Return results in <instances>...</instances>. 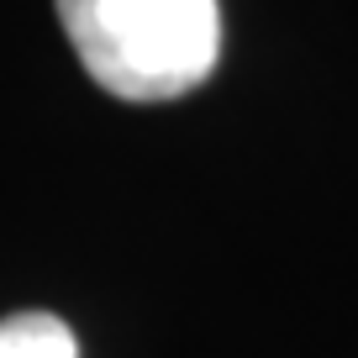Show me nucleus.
I'll use <instances>...</instances> for the list:
<instances>
[{"mask_svg":"<svg viewBox=\"0 0 358 358\" xmlns=\"http://www.w3.org/2000/svg\"><path fill=\"white\" fill-rule=\"evenodd\" d=\"M0 358H79V343L53 311H16L0 322Z\"/></svg>","mask_w":358,"mask_h":358,"instance_id":"obj_2","label":"nucleus"},{"mask_svg":"<svg viewBox=\"0 0 358 358\" xmlns=\"http://www.w3.org/2000/svg\"><path fill=\"white\" fill-rule=\"evenodd\" d=\"M79 64L116 101H174L222 58V0H58Z\"/></svg>","mask_w":358,"mask_h":358,"instance_id":"obj_1","label":"nucleus"}]
</instances>
